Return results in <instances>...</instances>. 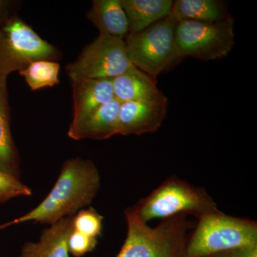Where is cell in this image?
I'll list each match as a JSON object with an SVG mask.
<instances>
[{"label": "cell", "mask_w": 257, "mask_h": 257, "mask_svg": "<svg viewBox=\"0 0 257 257\" xmlns=\"http://www.w3.org/2000/svg\"><path fill=\"white\" fill-rule=\"evenodd\" d=\"M205 257H257V245L232 248V249L212 253Z\"/></svg>", "instance_id": "7402d4cb"}, {"label": "cell", "mask_w": 257, "mask_h": 257, "mask_svg": "<svg viewBox=\"0 0 257 257\" xmlns=\"http://www.w3.org/2000/svg\"><path fill=\"white\" fill-rule=\"evenodd\" d=\"M86 15L99 35L121 39L128 35L127 18L120 0H94Z\"/></svg>", "instance_id": "9a60e30c"}, {"label": "cell", "mask_w": 257, "mask_h": 257, "mask_svg": "<svg viewBox=\"0 0 257 257\" xmlns=\"http://www.w3.org/2000/svg\"><path fill=\"white\" fill-rule=\"evenodd\" d=\"M124 214L127 234L116 257H183L187 231L191 226L187 214L167 218L151 228L133 207L126 209Z\"/></svg>", "instance_id": "7a4b0ae2"}, {"label": "cell", "mask_w": 257, "mask_h": 257, "mask_svg": "<svg viewBox=\"0 0 257 257\" xmlns=\"http://www.w3.org/2000/svg\"><path fill=\"white\" fill-rule=\"evenodd\" d=\"M19 3L13 0H0V28L17 15Z\"/></svg>", "instance_id": "603a6c76"}, {"label": "cell", "mask_w": 257, "mask_h": 257, "mask_svg": "<svg viewBox=\"0 0 257 257\" xmlns=\"http://www.w3.org/2000/svg\"><path fill=\"white\" fill-rule=\"evenodd\" d=\"M71 82L73 96L72 124L114 99L111 79H82Z\"/></svg>", "instance_id": "7c38bea8"}, {"label": "cell", "mask_w": 257, "mask_h": 257, "mask_svg": "<svg viewBox=\"0 0 257 257\" xmlns=\"http://www.w3.org/2000/svg\"><path fill=\"white\" fill-rule=\"evenodd\" d=\"M132 65L124 39L99 35L83 49L66 71L71 82L82 79H112Z\"/></svg>", "instance_id": "ba28073f"}, {"label": "cell", "mask_w": 257, "mask_h": 257, "mask_svg": "<svg viewBox=\"0 0 257 257\" xmlns=\"http://www.w3.org/2000/svg\"><path fill=\"white\" fill-rule=\"evenodd\" d=\"M32 190L20 179L0 171V204L13 198L30 196Z\"/></svg>", "instance_id": "ffe728a7"}, {"label": "cell", "mask_w": 257, "mask_h": 257, "mask_svg": "<svg viewBox=\"0 0 257 257\" xmlns=\"http://www.w3.org/2000/svg\"><path fill=\"white\" fill-rule=\"evenodd\" d=\"M60 50L45 41L18 15L0 28V74L8 77L34 61H56Z\"/></svg>", "instance_id": "52a82bcc"}, {"label": "cell", "mask_w": 257, "mask_h": 257, "mask_svg": "<svg viewBox=\"0 0 257 257\" xmlns=\"http://www.w3.org/2000/svg\"><path fill=\"white\" fill-rule=\"evenodd\" d=\"M197 219L195 229L186 239L183 257H205L257 245L256 221L229 216L219 210Z\"/></svg>", "instance_id": "3957f363"}, {"label": "cell", "mask_w": 257, "mask_h": 257, "mask_svg": "<svg viewBox=\"0 0 257 257\" xmlns=\"http://www.w3.org/2000/svg\"><path fill=\"white\" fill-rule=\"evenodd\" d=\"M128 24V34L143 31L170 16L172 0H120Z\"/></svg>", "instance_id": "2e32d148"}, {"label": "cell", "mask_w": 257, "mask_h": 257, "mask_svg": "<svg viewBox=\"0 0 257 257\" xmlns=\"http://www.w3.org/2000/svg\"><path fill=\"white\" fill-rule=\"evenodd\" d=\"M224 3L217 0H177L170 17L177 22L183 20L215 23L229 16Z\"/></svg>", "instance_id": "e0dca14e"}, {"label": "cell", "mask_w": 257, "mask_h": 257, "mask_svg": "<svg viewBox=\"0 0 257 257\" xmlns=\"http://www.w3.org/2000/svg\"><path fill=\"white\" fill-rule=\"evenodd\" d=\"M74 216L63 218L44 230L37 242L25 243L20 257H69L68 239Z\"/></svg>", "instance_id": "4fadbf2b"}, {"label": "cell", "mask_w": 257, "mask_h": 257, "mask_svg": "<svg viewBox=\"0 0 257 257\" xmlns=\"http://www.w3.org/2000/svg\"><path fill=\"white\" fill-rule=\"evenodd\" d=\"M103 217L92 208L79 211L74 216L73 229L90 237L96 238L102 229Z\"/></svg>", "instance_id": "d6986e66"}, {"label": "cell", "mask_w": 257, "mask_h": 257, "mask_svg": "<svg viewBox=\"0 0 257 257\" xmlns=\"http://www.w3.org/2000/svg\"><path fill=\"white\" fill-rule=\"evenodd\" d=\"M8 77L0 74V171L19 179L20 159L10 127Z\"/></svg>", "instance_id": "5bb4252c"}, {"label": "cell", "mask_w": 257, "mask_h": 257, "mask_svg": "<svg viewBox=\"0 0 257 257\" xmlns=\"http://www.w3.org/2000/svg\"><path fill=\"white\" fill-rule=\"evenodd\" d=\"M96 244V238L90 237L73 229L68 239L69 252L74 256L81 257L93 251Z\"/></svg>", "instance_id": "44dd1931"}, {"label": "cell", "mask_w": 257, "mask_h": 257, "mask_svg": "<svg viewBox=\"0 0 257 257\" xmlns=\"http://www.w3.org/2000/svg\"><path fill=\"white\" fill-rule=\"evenodd\" d=\"M133 207L145 223L179 214H192L199 218L219 211L215 202L204 189L194 187L176 177L166 180Z\"/></svg>", "instance_id": "277c9868"}, {"label": "cell", "mask_w": 257, "mask_h": 257, "mask_svg": "<svg viewBox=\"0 0 257 257\" xmlns=\"http://www.w3.org/2000/svg\"><path fill=\"white\" fill-rule=\"evenodd\" d=\"M111 82L114 99L120 103L167 99L157 87V78L133 64L122 74L111 79Z\"/></svg>", "instance_id": "8fae6325"}, {"label": "cell", "mask_w": 257, "mask_h": 257, "mask_svg": "<svg viewBox=\"0 0 257 257\" xmlns=\"http://www.w3.org/2000/svg\"><path fill=\"white\" fill-rule=\"evenodd\" d=\"M12 226L11 222L5 223V224L0 225V230L5 229V228L8 227V226Z\"/></svg>", "instance_id": "cb8c5ba5"}, {"label": "cell", "mask_w": 257, "mask_h": 257, "mask_svg": "<svg viewBox=\"0 0 257 257\" xmlns=\"http://www.w3.org/2000/svg\"><path fill=\"white\" fill-rule=\"evenodd\" d=\"M234 45V19L231 15L215 23L183 20L177 23V60L186 57L203 61L219 60L229 55Z\"/></svg>", "instance_id": "5b68a950"}, {"label": "cell", "mask_w": 257, "mask_h": 257, "mask_svg": "<svg viewBox=\"0 0 257 257\" xmlns=\"http://www.w3.org/2000/svg\"><path fill=\"white\" fill-rule=\"evenodd\" d=\"M168 99L120 103L118 135H142L156 132L167 114Z\"/></svg>", "instance_id": "9c48e42d"}, {"label": "cell", "mask_w": 257, "mask_h": 257, "mask_svg": "<svg viewBox=\"0 0 257 257\" xmlns=\"http://www.w3.org/2000/svg\"><path fill=\"white\" fill-rule=\"evenodd\" d=\"M60 64L55 61L40 60L31 62L19 73L24 77L30 89L36 91L60 84Z\"/></svg>", "instance_id": "ac0fdd59"}, {"label": "cell", "mask_w": 257, "mask_h": 257, "mask_svg": "<svg viewBox=\"0 0 257 257\" xmlns=\"http://www.w3.org/2000/svg\"><path fill=\"white\" fill-rule=\"evenodd\" d=\"M178 22L169 16L143 31L125 38L128 60L138 69L157 78L177 61L175 33Z\"/></svg>", "instance_id": "8992f818"}, {"label": "cell", "mask_w": 257, "mask_h": 257, "mask_svg": "<svg viewBox=\"0 0 257 257\" xmlns=\"http://www.w3.org/2000/svg\"><path fill=\"white\" fill-rule=\"evenodd\" d=\"M119 106V101L112 99L78 122L71 123L69 138L74 140H104L118 135Z\"/></svg>", "instance_id": "30bf717a"}, {"label": "cell", "mask_w": 257, "mask_h": 257, "mask_svg": "<svg viewBox=\"0 0 257 257\" xmlns=\"http://www.w3.org/2000/svg\"><path fill=\"white\" fill-rule=\"evenodd\" d=\"M100 187V175L90 160L79 157L64 162L53 188L37 207L11 221L12 225L32 221L52 224L63 218L74 216L87 207Z\"/></svg>", "instance_id": "6da1fadb"}]
</instances>
